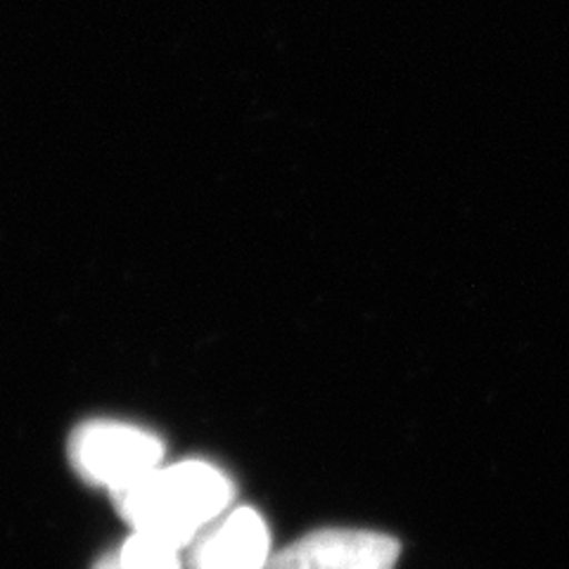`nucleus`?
<instances>
[{"label": "nucleus", "mask_w": 569, "mask_h": 569, "mask_svg": "<svg viewBox=\"0 0 569 569\" xmlns=\"http://www.w3.org/2000/svg\"><path fill=\"white\" fill-rule=\"evenodd\" d=\"M93 569H117V562H114L112 553H107L104 558H100V560H98V565H96Z\"/></svg>", "instance_id": "obj_6"}, {"label": "nucleus", "mask_w": 569, "mask_h": 569, "mask_svg": "<svg viewBox=\"0 0 569 569\" xmlns=\"http://www.w3.org/2000/svg\"><path fill=\"white\" fill-rule=\"evenodd\" d=\"M117 569H181L178 548L150 533L133 531L117 550H112Z\"/></svg>", "instance_id": "obj_5"}, {"label": "nucleus", "mask_w": 569, "mask_h": 569, "mask_svg": "<svg viewBox=\"0 0 569 569\" xmlns=\"http://www.w3.org/2000/svg\"><path fill=\"white\" fill-rule=\"evenodd\" d=\"M269 562L271 533L252 508L221 515L192 541L190 569H266Z\"/></svg>", "instance_id": "obj_4"}, {"label": "nucleus", "mask_w": 569, "mask_h": 569, "mask_svg": "<svg viewBox=\"0 0 569 569\" xmlns=\"http://www.w3.org/2000/svg\"><path fill=\"white\" fill-rule=\"evenodd\" d=\"M401 548L378 531L320 529L276 553L266 569H395Z\"/></svg>", "instance_id": "obj_3"}, {"label": "nucleus", "mask_w": 569, "mask_h": 569, "mask_svg": "<svg viewBox=\"0 0 569 569\" xmlns=\"http://www.w3.org/2000/svg\"><path fill=\"white\" fill-rule=\"evenodd\" d=\"M164 443L138 425L88 420L69 439V460L88 485L114 496L162 466Z\"/></svg>", "instance_id": "obj_2"}, {"label": "nucleus", "mask_w": 569, "mask_h": 569, "mask_svg": "<svg viewBox=\"0 0 569 569\" xmlns=\"http://www.w3.org/2000/svg\"><path fill=\"white\" fill-rule=\"evenodd\" d=\"M133 531L150 533L173 548L190 546L233 503V485L204 460L159 466L131 489L114 496Z\"/></svg>", "instance_id": "obj_1"}]
</instances>
